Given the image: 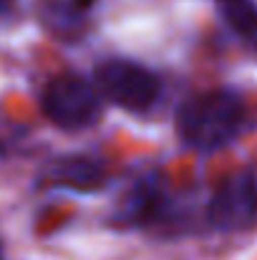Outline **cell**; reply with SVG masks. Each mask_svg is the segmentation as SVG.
Segmentation results:
<instances>
[{
    "mask_svg": "<svg viewBox=\"0 0 257 260\" xmlns=\"http://www.w3.org/2000/svg\"><path fill=\"white\" fill-rule=\"evenodd\" d=\"M207 222L222 233H245L257 225V170L227 177L207 205Z\"/></svg>",
    "mask_w": 257,
    "mask_h": 260,
    "instance_id": "4",
    "label": "cell"
},
{
    "mask_svg": "<svg viewBox=\"0 0 257 260\" xmlns=\"http://www.w3.org/2000/svg\"><path fill=\"white\" fill-rule=\"evenodd\" d=\"M255 41H257V38H255Z\"/></svg>",
    "mask_w": 257,
    "mask_h": 260,
    "instance_id": "11",
    "label": "cell"
},
{
    "mask_svg": "<svg viewBox=\"0 0 257 260\" xmlns=\"http://www.w3.org/2000/svg\"><path fill=\"white\" fill-rule=\"evenodd\" d=\"M222 20L240 38H257V3L255 0H214Z\"/></svg>",
    "mask_w": 257,
    "mask_h": 260,
    "instance_id": "8",
    "label": "cell"
},
{
    "mask_svg": "<svg viewBox=\"0 0 257 260\" xmlns=\"http://www.w3.org/2000/svg\"><path fill=\"white\" fill-rule=\"evenodd\" d=\"M108 174L103 170V165L93 157H63L51 167V182L56 187L63 189H74V192H96L106 184Z\"/></svg>",
    "mask_w": 257,
    "mask_h": 260,
    "instance_id": "7",
    "label": "cell"
},
{
    "mask_svg": "<svg viewBox=\"0 0 257 260\" xmlns=\"http://www.w3.org/2000/svg\"><path fill=\"white\" fill-rule=\"evenodd\" d=\"M0 260H3V250H0Z\"/></svg>",
    "mask_w": 257,
    "mask_h": 260,
    "instance_id": "10",
    "label": "cell"
},
{
    "mask_svg": "<svg viewBox=\"0 0 257 260\" xmlns=\"http://www.w3.org/2000/svg\"><path fill=\"white\" fill-rule=\"evenodd\" d=\"M247 124V109L240 93L212 88L189 96L176 111L179 139L197 152H217L232 144Z\"/></svg>",
    "mask_w": 257,
    "mask_h": 260,
    "instance_id": "1",
    "label": "cell"
},
{
    "mask_svg": "<svg viewBox=\"0 0 257 260\" xmlns=\"http://www.w3.org/2000/svg\"><path fill=\"white\" fill-rule=\"evenodd\" d=\"M41 111L66 132H81L101 119V93L81 74H61L41 93Z\"/></svg>",
    "mask_w": 257,
    "mask_h": 260,
    "instance_id": "3",
    "label": "cell"
},
{
    "mask_svg": "<svg viewBox=\"0 0 257 260\" xmlns=\"http://www.w3.org/2000/svg\"><path fill=\"white\" fill-rule=\"evenodd\" d=\"M10 8V0H0V13H5Z\"/></svg>",
    "mask_w": 257,
    "mask_h": 260,
    "instance_id": "9",
    "label": "cell"
},
{
    "mask_svg": "<svg viewBox=\"0 0 257 260\" xmlns=\"http://www.w3.org/2000/svg\"><path fill=\"white\" fill-rule=\"evenodd\" d=\"M93 86L103 99L131 114L152 111L162 96V79L131 58H103L93 69Z\"/></svg>",
    "mask_w": 257,
    "mask_h": 260,
    "instance_id": "2",
    "label": "cell"
},
{
    "mask_svg": "<svg viewBox=\"0 0 257 260\" xmlns=\"http://www.w3.org/2000/svg\"><path fill=\"white\" fill-rule=\"evenodd\" d=\"M96 0H41V23L58 38H79L91 23Z\"/></svg>",
    "mask_w": 257,
    "mask_h": 260,
    "instance_id": "6",
    "label": "cell"
},
{
    "mask_svg": "<svg viewBox=\"0 0 257 260\" xmlns=\"http://www.w3.org/2000/svg\"><path fill=\"white\" fill-rule=\"evenodd\" d=\"M174 205L167 189L162 187L157 174H146L136 179L124 200L119 202L116 210V222L119 225H131V228H152V225H167L171 222Z\"/></svg>",
    "mask_w": 257,
    "mask_h": 260,
    "instance_id": "5",
    "label": "cell"
}]
</instances>
